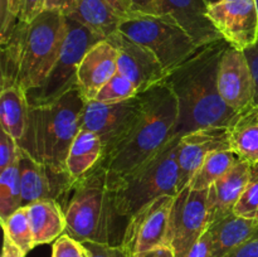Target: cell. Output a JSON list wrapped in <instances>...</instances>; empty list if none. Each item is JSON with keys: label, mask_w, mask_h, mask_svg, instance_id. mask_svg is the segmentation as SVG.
<instances>
[{"label": "cell", "mask_w": 258, "mask_h": 257, "mask_svg": "<svg viewBox=\"0 0 258 257\" xmlns=\"http://www.w3.org/2000/svg\"><path fill=\"white\" fill-rule=\"evenodd\" d=\"M228 45L226 40L219 39L201 47L164 80L178 101L175 136L199 128L227 127L237 113L226 105L218 91L219 63Z\"/></svg>", "instance_id": "obj_1"}, {"label": "cell", "mask_w": 258, "mask_h": 257, "mask_svg": "<svg viewBox=\"0 0 258 257\" xmlns=\"http://www.w3.org/2000/svg\"><path fill=\"white\" fill-rule=\"evenodd\" d=\"M143 111L127 138L100 161L111 184H117L160 153L174 138L179 120L175 95L165 81L140 93Z\"/></svg>", "instance_id": "obj_2"}, {"label": "cell", "mask_w": 258, "mask_h": 257, "mask_svg": "<svg viewBox=\"0 0 258 257\" xmlns=\"http://www.w3.org/2000/svg\"><path fill=\"white\" fill-rule=\"evenodd\" d=\"M66 216V233L80 242L122 243L128 218L117 204V188L111 184L102 164L78 180L60 201Z\"/></svg>", "instance_id": "obj_3"}, {"label": "cell", "mask_w": 258, "mask_h": 257, "mask_svg": "<svg viewBox=\"0 0 258 257\" xmlns=\"http://www.w3.org/2000/svg\"><path fill=\"white\" fill-rule=\"evenodd\" d=\"M86 102L78 87H75L52 102L30 106L19 148L54 171L67 173L68 151L82 128Z\"/></svg>", "instance_id": "obj_4"}, {"label": "cell", "mask_w": 258, "mask_h": 257, "mask_svg": "<svg viewBox=\"0 0 258 257\" xmlns=\"http://www.w3.org/2000/svg\"><path fill=\"white\" fill-rule=\"evenodd\" d=\"M19 70L17 83L25 91L39 87L57 62L67 35V17L44 10L29 24L18 20Z\"/></svg>", "instance_id": "obj_5"}, {"label": "cell", "mask_w": 258, "mask_h": 257, "mask_svg": "<svg viewBox=\"0 0 258 257\" xmlns=\"http://www.w3.org/2000/svg\"><path fill=\"white\" fill-rule=\"evenodd\" d=\"M179 139L175 136L160 153L117 184L118 209L126 218L159 197L179 193Z\"/></svg>", "instance_id": "obj_6"}, {"label": "cell", "mask_w": 258, "mask_h": 257, "mask_svg": "<svg viewBox=\"0 0 258 257\" xmlns=\"http://www.w3.org/2000/svg\"><path fill=\"white\" fill-rule=\"evenodd\" d=\"M118 32L151 50L166 75L201 48L175 20L163 14L130 15L121 22Z\"/></svg>", "instance_id": "obj_7"}, {"label": "cell", "mask_w": 258, "mask_h": 257, "mask_svg": "<svg viewBox=\"0 0 258 257\" xmlns=\"http://www.w3.org/2000/svg\"><path fill=\"white\" fill-rule=\"evenodd\" d=\"M103 39L105 38L82 23L67 17V35L62 52L44 82L35 90L27 92L29 105L49 103L77 87V72L81 60L92 45Z\"/></svg>", "instance_id": "obj_8"}, {"label": "cell", "mask_w": 258, "mask_h": 257, "mask_svg": "<svg viewBox=\"0 0 258 257\" xmlns=\"http://www.w3.org/2000/svg\"><path fill=\"white\" fill-rule=\"evenodd\" d=\"M143 111L141 95L117 102H86L82 128L95 133L103 145V158L112 153L130 134ZM102 158V159H103Z\"/></svg>", "instance_id": "obj_9"}, {"label": "cell", "mask_w": 258, "mask_h": 257, "mask_svg": "<svg viewBox=\"0 0 258 257\" xmlns=\"http://www.w3.org/2000/svg\"><path fill=\"white\" fill-rule=\"evenodd\" d=\"M208 227V189L193 190L189 185L181 189L174 197L166 246L173 249L175 257H186Z\"/></svg>", "instance_id": "obj_10"}, {"label": "cell", "mask_w": 258, "mask_h": 257, "mask_svg": "<svg viewBox=\"0 0 258 257\" xmlns=\"http://www.w3.org/2000/svg\"><path fill=\"white\" fill-rule=\"evenodd\" d=\"M174 197H159L128 219L121 246L131 257H140L159 247L166 246Z\"/></svg>", "instance_id": "obj_11"}, {"label": "cell", "mask_w": 258, "mask_h": 257, "mask_svg": "<svg viewBox=\"0 0 258 257\" xmlns=\"http://www.w3.org/2000/svg\"><path fill=\"white\" fill-rule=\"evenodd\" d=\"M208 14L221 37L231 47L246 50L258 42L256 0H218L209 4Z\"/></svg>", "instance_id": "obj_12"}, {"label": "cell", "mask_w": 258, "mask_h": 257, "mask_svg": "<svg viewBox=\"0 0 258 257\" xmlns=\"http://www.w3.org/2000/svg\"><path fill=\"white\" fill-rule=\"evenodd\" d=\"M218 91L234 112L256 103V82L243 50L231 45L224 50L218 70Z\"/></svg>", "instance_id": "obj_13"}, {"label": "cell", "mask_w": 258, "mask_h": 257, "mask_svg": "<svg viewBox=\"0 0 258 257\" xmlns=\"http://www.w3.org/2000/svg\"><path fill=\"white\" fill-rule=\"evenodd\" d=\"M117 49V70L135 85L139 93L165 80L166 72L151 50L117 30L107 38Z\"/></svg>", "instance_id": "obj_14"}, {"label": "cell", "mask_w": 258, "mask_h": 257, "mask_svg": "<svg viewBox=\"0 0 258 257\" xmlns=\"http://www.w3.org/2000/svg\"><path fill=\"white\" fill-rule=\"evenodd\" d=\"M19 171L22 181L23 207L44 199H55L60 203L72 188L68 173H58L33 159L19 148Z\"/></svg>", "instance_id": "obj_15"}, {"label": "cell", "mask_w": 258, "mask_h": 257, "mask_svg": "<svg viewBox=\"0 0 258 257\" xmlns=\"http://www.w3.org/2000/svg\"><path fill=\"white\" fill-rule=\"evenodd\" d=\"M229 148L227 127H206L191 131L179 139V191L189 185L191 178L212 153Z\"/></svg>", "instance_id": "obj_16"}, {"label": "cell", "mask_w": 258, "mask_h": 257, "mask_svg": "<svg viewBox=\"0 0 258 257\" xmlns=\"http://www.w3.org/2000/svg\"><path fill=\"white\" fill-rule=\"evenodd\" d=\"M159 12L175 20L198 47L223 39L208 14L207 0H156Z\"/></svg>", "instance_id": "obj_17"}, {"label": "cell", "mask_w": 258, "mask_h": 257, "mask_svg": "<svg viewBox=\"0 0 258 257\" xmlns=\"http://www.w3.org/2000/svg\"><path fill=\"white\" fill-rule=\"evenodd\" d=\"M117 55V49L108 39L87 50L77 72V87L86 100H95L98 91L118 72Z\"/></svg>", "instance_id": "obj_18"}, {"label": "cell", "mask_w": 258, "mask_h": 257, "mask_svg": "<svg viewBox=\"0 0 258 257\" xmlns=\"http://www.w3.org/2000/svg\"><path fill=\"white\" fill-rule=\"evenodd\" d=\"M252 175V163L239 159L236 165L208 189L209 223L221 217L233 213L234 206Z\"/></svg>", "instance_id": "obj_19"}, {"label": "cell", "mask_w": 258, "mask_h": 257, "mask_svg": "<svg viewBox=\"0 0 258 257\" xmlns=\"http://www.w3.org/2000/svg\"><path fill=\"white\" fill-rule=\"evenodd\" d=\"M68 17L107 39L130 15L117 0H76L73 12Z\"/></svg>", "instance_id": "obj_20"}, {"label": "cell", "mask_w": 258, "mask_h": 257, "mask_svg": "<svg viewBox=\"0 0 258 257\" xmlns=\"http://www.w3.org/2000/svg\"><path fill=\"white\" fill-rule=\"evenodd\" d=\"M213 257H223L244 242L258 236V222L234 213L217 218L209 223Z\"/></svg>", "instance_id": "obj_21"}, {"label": "cell", "mask_w": 258, "mask_h": 257, "mask_svg": "<svg viewBox=\"0 0 258 257\" xmlns=\"http://www.w3.org/2000/svg\"><path fill=\"white\" fill-rule=\"evenodd\" d=\"M34 246L54 242L66 233V216L62 206L55 199H44L27 207Z\"/></svg>", "instance_id": "obj_22"}, {"label": "cell", "mask_w": 258, "mask_h": 257, "mask_svg": "<svg viewBox=\"0 0 258 257\" xmlns=\"http://www.w3.org/2000/svg\"><path fill=\"white\" fill-rule=\"evenodd\" d=\"M227 130L231 150L242 160L258 163V105L237 112Z\"/></svg>", "instance_id": "obj_23"}, {"label": "cell", "mask_w": 258, "mask_h": 257, "mask_svg": "<svg viewBox=\"0 0 258 257\" xmlns=\"http://www.w3.org/2000/svg\"><path fill=\"white\" fill-rule=\"evenodd\" d=\"M27 92L14 82H2L0 91V125L3 130L19 143L24 136L29 116Z\"/></svg>", "instance_id": "obj_24"}, {"label": "cell", "mask_w": 258, "mask_h": 257, "mask_svg": "<svg viewBox=\"0 0 258 257\" xmlns=\"http://www.w3.org/2000/svg\"><path fill=\"white\" fill-rule=\"evenodd\" d=\"M103 158L101 139L92 131L81 128L68 151L66 169L72 179L78 180L100 164Z\"/></svg>", "instance_id": "obj_25"}, {"label": "cell", "mask_w": 258, "mask_h": 257, "mask_svg": "<svg viewBox=\"0 0 258 257\" xmlns=\"http://www.w3.org/2000/svg\"><path fill=\"white\" fill-rule=\"evenodd\" d=\"M238 160V155L231 149L214 151L197 170L189 183V186L193 190H207L224 174L228 173Z\"/></svg>", "instance_id": "obj_26"}, {"label": "cell", "mask_w": 258, "mask_h": 257, "mask_svg": "<svg viewBox=\"0 0 258 257\" xmlns=\"http://www.w3.org/2000/svg\"><path fill=\"white\" fill-rule=\"evenodd\" d=\"M23 207L19 158L0 171V219L4 221Z\"/></svg>", "instance_id": "obj_27"}, {"label": "cell", "mask_w": 258, "mask_h": 257, "mask_svg": "<svg viewBox=\"0 0 258 257\" xmlns=\"http://www.w3.org/2000/svg\"><path fill=\"white\" fill-rule=\"evenodd\" d=\"M2 226L5 236L9 237L25 254L35 247L27 207H22L12 216L2 221Z\"/></svg>", "instance_id": "obj_28"}, {"label": "cell", "mask_w": 258, "mask_h": 257, "mask_svg": "<svg viewBox=\"0 0 258 257\" xmlns=\"http://www.w3.org/2000/svg\"><path fill=\"white\" fill-rule=\"evenodd\" d=\"M139 95L135 85L122 73L117 72L96 95L95 100L100 102H117Z\"/></svg>", "instance_id": "obj_29"}, {"label": "cell", "mask_w": 258, "mask_h": 257, "mask_svg": "<svg viewBox=\"0 0 258 257\" xmlns=\"http://www.w3.org/2000/svg\"><path fill=\"white\" fill-rule=\"evenodd\" d=\"M233 213L238 217L258 222V163L252 164L249 183L234 206Z\"/></svg>", "instance_id": "obj_30"}, {"label": "cell", "mask_w": 258, "mask_h": 257, "mask_svg": "<svg viewBox=\"0 0 258 257\" xmlns=\"http://www.w3.org/2000/svg\"><path fill=\"white\" fill-rule=\"evenodd\" d=\"M22 0H0V44L7 42L19 18Z\"/></svg>", "instance_id": "obj_31"}, {"label": "cell", "mask_w": 258, "mask_h": 257, "mask_svg": "<svg viewBox=\"0 0 258 257\" xmlns=\"http://www.w3.org/2000/svg\"><path fill=\"white\" fill-rule=\"evenodd\" d=\"M52 257H88V252L82 242L63 233L53 242Z\"/></svg>", "instance_id": "obj_32"}, {"label": "cell", "mask_w": 258, "mask_h": 257, "mask_svg": "<svg viewBox=\"0 0 258 257\" xmlns=\"http://www.w3.org/2000/svg\"><path fill=\"white\" fill-rule=\"evenodd\" d=\"M19 158V144L10 134L0 128V171L5 170Z\"/></svg>", "instance_id": "obj_33"}, {"label": "cell", "mask_w": 258, "mask_h": 257, "mask_svg": "<svg viewBox=\"0 0 258 257\" xmlns=\"http://www.w3.org/2000/svg\"><path fill=\"white\" fill-rule=\"evenodd\" d=\"M88 252V257H131L121 244H106L97 242H82Z\"/></svg>", "instance_id": "obj_34"}, {"label": "cell", "mask_w": 258, "mask_h": 257, "mask_svg": "<svg viewBox=\"0 0 258 257\" xmlns=\"http://www.w3.org/2000/svg\"><path fill=\"white\" fill-rule=\"evenodd\" d=\"M128 15L153 14L161 15L156 0H117Z\"/></svg>", "instance_id": "obj_35"}, {"label": "cell", "mask_w": 258, "mask_h": 257, "mask_svg": "<svg viewBox=\"0 0 258 257\" xmlns=\"http://www.w3.org/2000/svg\"><path fill=\"white\" fill-rule=\"evenodd\" d=\"M45 10V0H22L18 20L29 24Z\"/></svg>", "instance_id": "obj_36"}, {"label": "cell", "mask_w": 258, "mask_h": 257, "mask_svg": "<svg viewBox=\"0 0 258 257\" xmlns=\"http://www.w3.org/2000/svg\"><path fill=\"white\" fill-rule=\"evenodd\" d=\"M186 257H213V249H212V238L208 228L204 232L203 236L197 241V243L191 247Z\"/></svg>", "instance_id": "obj_37"}, {"label": "cell", "mask_w": 258, "mask_h": 257, "mask_svg": "<svg viewBox=\"0 0 258 257\" xmlns=\"http://www.w3.org/2000/svg\"><path fill=\"white\" fill-rule=\"evenodd\" d=\"M223 257H258V236L236 247Z\"/></svg>", "instance_id": "obj_38"}, {"label": "cell", "mask_w": 258, "mask_h": 257, "mask_svg": "<svg viewBox=\"0 0 258 257\" xmlns=\"http://www.w3.org/2000/svg\"><path fill=\"white\" fill-rule=\"evenodd\" d=\"M76 0H45V10H54L68 17L73 12Z\"/></svg>", "instance_id": "obj_39"}, {"label": "cell", "mask_w": 258, "mask_h": 257, "mask_svg": "<svg viewBox=\"0 0 258 257\" xmlns=\"http://www.w3.org/2000/svg\"><path fill=\"white\" fill-rule=\"evenodd\" d=\"M251 66L252 73H253L254 82H256V105H258V42L253 47L243 50Z\"/></svg>", "instance_id": "obj_40"}, {"label": "cell", "mask_w": 258, "mask_h": 257, "mask_svg": "<svg viewBox=\"0 0 258 257\" xmlns=\"http://www.w3.org/2000/svg\"><path fill=\"white\" fill-rule=\"evenodd\" d=\"M27 254L12 241L8 236L4 234V244H3L2 257H25Z\"/></svg>", "instance_id": "obj_41"}, {"label": "cell", "mask_w": 258, "mask_h": 257, "mask_svg": "<svg viewBox=\"0 0 258 257\" xmlns=\"http://www.w3.org/2000/svg\"><path fill=\"white\" fill-rule=\"evenodd\" d=\"M140 257H175L174 256V252L170 247L168 246H161L159 248L154 249V251L148 252V253L143 254Z\"/></svg>", "instance_id": "obj_42"}, {"label": "cell", "mask_w": 258, "mask_h": 257, "mask_svg": "<svg viewBox=\"0 0 258 257\" xmlns=\"http://www.w3.org/2000/svg\"><path fill=\"white\" fill-rule=\"evenodd\" d=\"M216 2H218V0H207V3H208V4H212V3H216Z\"/></svg>", "instance_id": "obj_43"}, {"label": "cell", "mask_w": 258, "mask_h": 257, "mask_svg": "<svg viewBox=\"0 0 258 257\" xmlns=\"http://www.w3.org/2000/svg\"><path fill=\"white\" fill-rule=\"evenodd\" d=\"M256 2H257V7H258V0H256Z\"/></svg>", "instance_id": "obj_44"}]
</instances>
